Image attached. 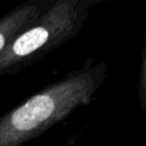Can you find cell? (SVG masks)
I'll return each instance as SVG.
<instances>
[{
	"mask_svg": "<svg viewBox=\"0 0 146 146\" xmlns=\"http://www.w3.org/2000/svg\"><path fill=\"white\" fill-rule=\"evenodd\" d=\"M54 0H26L0 18V55L9 44L28 28Z\"/></svg>",
	"mask_w": 146,
	"mask_h": 146,
	"instance_id": "3",
	"label": "cell"
},
{
	"mask_svg": "<svg viewBox=\"0 0 146 146\" xmlns=\"http://www.w3.org/2000/svg\"><path fill=\"white\" fill-rule=\"evenodd\" d=\"M104 0H54L51 5L0 55V78L27 68L72 40Z\"/></svg>",
	"mask_w": 146,
	"mask_h": 146,
	"instance_id": "2",
	"label": "cell"
},
{
	"mask_svg": "<svg viewBox=\"0 0 146 146\" xmlns=\"http://www.w3.org/2000/svg\"><path fill=\"white\" fill-rule=\"evenodd\" d=\"M106 74L105 63L86 64L0 117V146H22L92 101Z\"/></svg>",
	"mask_w": 146,
	"mask_h": 146,
	"instance_id": "1",
	"label": "cell"
}]
</instances>
